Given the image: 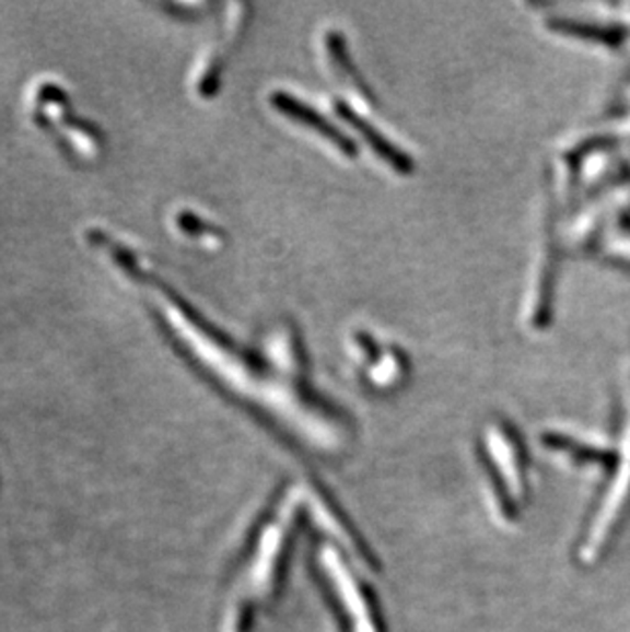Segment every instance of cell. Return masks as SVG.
<instances>
[{
    "mask_svg": "<svg viewBox=\"0 0 630 632\" xmlns=\"http://www.w3.org/2000/svg\"><path fill=\"white\" fill-rule=\"evenodd\" d=\"M319 565L342 612L347 615L350 631L378 632L377 622L371 612V604L364 596L363 585L357 580L354 571L348 567L345 557L338 553V549L322 547Z\"/></svg>",
    "mask_w": 630,
    "mask_h": 632,
    "instance_id": "1",
    "label": "cell"
},
{
    "mask_svg": "<svg viewBox=\"0 0 630 632\" xmlns=\"http://www.w3.org/2000/svg\"><path fill=\"white\" fill-rule=\"evenodd\" d=\"M610 260H615L616 265L625 267L630 270V218H625L618 230H616L615 248H610L608 254Z\"/></svg>",
    "mask_w": 630,
    "mask_h": 632,
    "instance_id": "5",
    "label": "cell"
},
{
    "mask_svg": "<svg viewBox=\"0 0 630 632\" xmlns=\"http://www.w3.org/2000/svg\"><path fill=\"white\" fill-rule=\"evenodd\" d=\"M289 520H291V506H284L281 514L275 518V522H270V526H267V530L262 532V537L256 545L254 557L250 559L248 573H246V584H244L246 598L237 601L240 606L244 601H253L254 604V601L267 598L272 582L277 577V567H279L281 553H283Z\"/></svg>",
    "mask_w": 630,
    "mask_h": 632,
    "instance_id": "2",
    "label": "cell"
},
{
    "mask_svg": "<svg viewBox=\"0 0 630 632\" xmlns=\"http://www.w3.org/2000/svg\"><path fill=\"white\" fill-rule=\"evenodd\" d=\"M272 103H275V107H277L279 112L289 115L291 119L300 121L303 126L317 129V133H322L326 140L336 143L338 150H342L348 156H354V154H357V148H354L352 140H348L347 136H342L336 127L331 126L330 121H326L319 113H315L314 109H310L307 105L295 101L293 96L284 95V93H275V95H272Z\"/></svg>",
    "mask_w": 630,
    "mask_h": 632,
    "instance_id": "3",
    "label": "cell"
},
{
    "mask_svg": "<svg viewBox=\"0 0 630 632\" xmlns=\"http://www.w3.org/2000/svg\"><path fill=\"white\" fill-rule=\"evenodd\" d=\"M336 107H338V113L347 119L348 124H352V126L357 127V129L363 133L364 140H369V143L373 145V150L377 152L381 159L387 160V162L394 166L395 171H399V173H410L411 160L408 159L404 152H399L394 143L387 142L385 138H381L375 127L371 126L369 121L361 119V117L352 112L348 105H345V103H338Z\"/></svg>",
    "mask_w": 630,
    "mask_h": 632,
    "instance_id": "4",
    "label": "cell"
}]
</instances>
